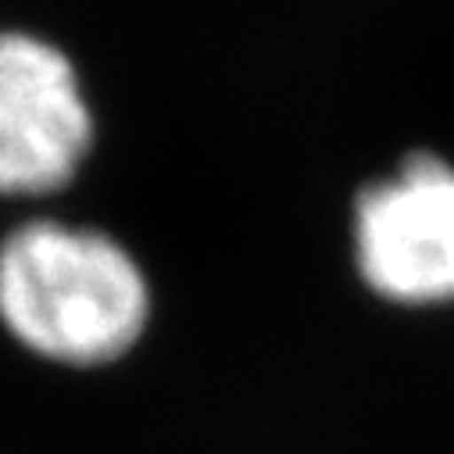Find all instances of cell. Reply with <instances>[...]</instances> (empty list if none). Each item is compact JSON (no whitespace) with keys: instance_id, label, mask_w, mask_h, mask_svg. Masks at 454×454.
<instances>
[{"instance_id":"cell-3","label":"cell","mask_w":454,"mask_h":454,"mask_svg":"<svg viewBox=\"0 0 454 454\" xmlns=\"http://www.w3.org/2000/svg\"><path fill=\"white\" fill-rule=\"evenodd\" d=\"M93 133L72 58L43 36L0 29V197L65 190L86 165Z\"/></svg>"},{"instance_id":"cell-1","label":"cell","mask_w":454,"mask_h":454,"mask_svg":"<svg viewBox=\"0 0 454 454\" xmlns=\"http://www.w3.org/2000/svg\"><path fill=\"white\" fill-rule=\"evenodd\" d=\"M151 304L140 262L93 225L33 218L0 240V325L43 362L97 369L126 358Z\"/></svg>"},{"instance_id":"cell-2","label":"cell","mask_w":454,"mask_h":454,"mask_svg":"<svg viewBox=\"0 0 454 454\" xmlns=\"http://www.w3.org/2000/svg\"><path fill=\"white\" fill-rule=\"evenodd\" d=\"M351 251L376 297L404 308L454 304V165L419 151L362 186Z\"/></svg>"}]
</instances>
